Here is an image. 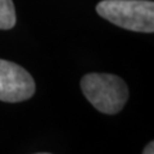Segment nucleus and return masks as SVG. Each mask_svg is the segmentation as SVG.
<instances>
[{"instance_id": "nucleus-2", "label": "nucleus", "mask_w": 154, "mask_h": 154, "mask_svg": "<svg viewBox=\"0 0 154 154\" xmlns=\"http://www.w3.org/2000/svg\"><path fill=\"white\" fill-rule=\"evenodd\" d=\"M85 98L99 112L117 114L128 100V88L118 76L108 73H89L81 80Z\"/></svg>"}, {"instance_id": "nucleus-5", "label": "nucleus", "mask_w": 154, "mask_h": 154, "mask_svg": "<svg viewBox=\"0 0 154 154\" xmlns=\"http://www.w3.org/2000/svg\"><path fill=\"white\" fill-rule=\"evenodd\" d=\"M143 154H154V143H153V141H150V143H149L148 145L145 146Z\"/></svg>"}, {"instance_id": "nucleus-4", "label": "nucleus", "mask_w": 154, "mask_h": 154, "mask_svg": "<svg viewBox=\"0 0 154 154\" xmlns=\"http://www.w3.org/2000/svg\"><path fill=\"white\" fill-rule=\"evenodd\" d=\"M17 21L13 0H0V30H11Z\"/></svg>"}, {"instance_id": "nucleus-1", "label": "nucleus", "mask_w": 154, "mask_h": 154, "mask_svg": "<svg viewBox=\"0 0 154 154\" xmlns=\"http://www.w3.org/2000/svg\"><path fill=\"white\" fill-rule=\"evenodd\" d=\"M96 12L126 30L146 33L154 31V3L150 0H102Z\"/></svg>"}, {"instance_id": "nucleus-6", "label": "nucleus", "mask_w": 154, "mask_h": 154, "mask_svg": "<svg viewBox=\"0 0 154 154\" xmlns=\"http://www.w3.org/2000/svg\"><path fill=\"white\" fill-rule=\"evenodd\" d=\"M36 154H50V153H36Z\"/></svg>"}, {"instance_id": "nucleus-3", "label": "nucleus", "mask_w": 154, "mask_h": 154, "mask_svg": "<svg viewBox=\"0 0 154 154\" xmlns=\"http://www.w3.org/2000/svg\"><path fill=\"white\" fill-rule=\"evenodd\" d=\"M36 85L32 76L13 62L0 59V100L19 103L35 94Z\"/></svg>"}]
</instances>
